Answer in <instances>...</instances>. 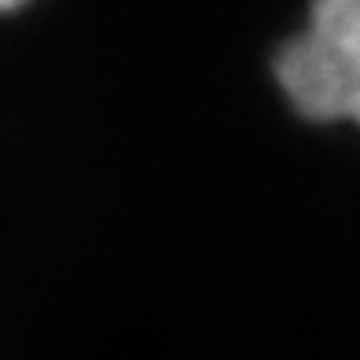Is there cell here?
<instances>
[{
  "mask_svg": "<svg viewBox=\"0 0 360 360\" xmlns=\"http://www.w3.org/2000/svg\"><path fill=\"white\" fill-rule=\"evenodd\" d=\"M276 85L309 122L360 125V0H323L272 59Z\"/></svg>",
  "mask_w": 360,
  "mask_h": 360,
  "instance_id": "cell-1",
  "label": "cell"
}]
</instances>
